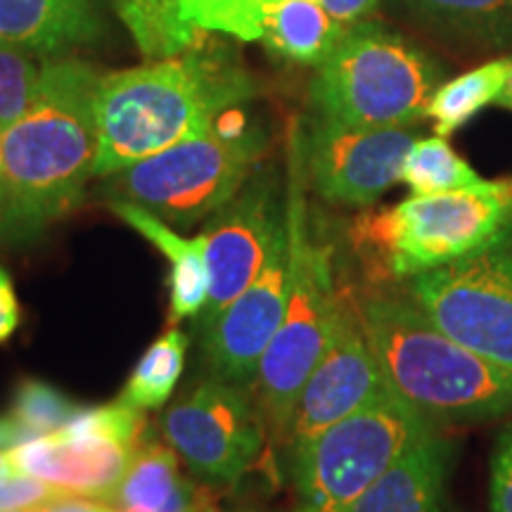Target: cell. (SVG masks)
<instances>
[{
  "label": "cell",
  "mask_w": 512,
  "mask_h": 512,
  "mask_svg": "<svg viewBox=\"0 0 512 512\" xmlns=\"http://www.w3.org/2000/svg\"><path fill=\"white\" fill-rule=\"evenodd\" d=\"M100 72L79 57H53L22 119L0 133V242L29 245L79 207L98 157Z\"/></svg>",
  "instance_id": "6da1fadb"
},
{
  "label": "cell",
  "mask_w": 512,
  "mask_h": 512,
  "mask_svg": "<svg viewBox=\"0 0 512 512\" xmlns=\"http://www.w3.org/2000/svg\"><path fill=\"white\" fill-rule=\"evenodd\" d=\"M259 83L233 48L204 38L181 55L105 72L95 95V176H112L200 136L223 112L247 105Z\"/></svg>",
  "instance_id": "7a4b0ae2"
},
{
  "label": "cell",
  "mask_w": 512,
  "mask_h": 512,
  "mask_svg": "<svg viewBox=\"0 0 512 512\" xmlns=\"http://www.w3.org/2000/svg\"><path fill=\"white\" fill-rule=\"evenodd\" d=\"M358 313L387 387L434 425L512 413V370L448 337L411 297L368 294Z\"/></svg>",
  "instance_id": "3957f363"
},
{
  "label": "cell",
  "mask_w": 512,
  "mask_h": 512,
  "mask_svg": "<svg viewBox=\"0 0 512 512\" xmlns=\"http://www.w3.org/2000/svg\"><path fill=\"white\" fill-rule=\"evenodd\" d=\"M287 162V221L292 238L290 297L252 384L273 446L283 444L294 401L328 347L342 302L335 275V245L320 235L311 221L304 195L306 178L294 133L290 136Z\"/></svg>",
  "instance_id": "277c9868"
},
{
  "label": "cell",
  "mask_w": 512,
  "mask_h": 512,
  "mask_svg": "<svg viewBox=\"0 0 512 512\" xmlns=\"http://www.w3.org/2000/svg\"><path fill=\"white\" fill-rule=\"evenodd\" d=\"M349 238L375 280H411L456 264L512 238V178L366 211Z\"/></svg>",
  "instance_id": "5b68a950"
},
{
  "label": "cell",
  "mask_w": 512,
  "mask_h": 512,
  "mask_svg": "<svg viewBox=\"0 0 512 512\" xmlns=\"http://www.w3.org/2000/svg\"><path fill=\"white\" fill-rule=\"evenodd\" d=\"M268 133L240 107L223 112L200 136L166 147L107 176L110 200L138 204L178 228L209 221L256 174Z\"/></svg>",
  "instance_id": "8992f818"
},
{
  "label": "cell",
  "mask_w": 512,
  "mask_h": 512,
  "mask_svg": "<svg viewBox=\"0 0 512 512\" xmlns=\"http://www.w3.org/2000/svg\"><path fill=\"white\" fill-rule=\"evenodd\" d=\"M441 67L406 36L377 22L347 27L316 67L313 114L349 126L411 128L427 117Z\"/></svg>",
  "instance_id": "52a82bcc"
},
{
  "label": "cell",
  "mask_w": 512,
  "mask_h": 512,
  "mask_svg": "<svg viewBox=\"0 0 512 512\" xmlns=\"http://www.w3.org/2000/svg\"><path fill=\"white\" fill-rule=\"evenodd\" d=\"M437 425L387 392L290 453L294 512H349Z\"/></svg>",
  "instance_id": "ba28073f"
},
{
  "label": "cell",
  "mask_w": 512,
  "mask_h": 512,
  "mask_svg": "<svg viewBox=\"0 0 512 512\" xmlns=\"http://www.w3.org/2000/svg\"><path fill=\"white\" fill-rule=\"evenodd\" d=\"M159 427L192 475L216 489L240 484L271 441L254 387L214 375L166 408Z\"/></svg>",
  "instance_id": "9c48e42d"
},
{
  "label": "cell",
  "mask_w": 512,
  "mask_h": 512,
  "mask_svg": "<svg viewBox=\"0 0 512 512\" xmlns=\"http://www.w3.org/2000/svg\"><path fill=\"white\" fill-rule=\"evenodd\" d=\"M408 297L448 337L512 370V238L415 275Z\"/></svg>",
  "instance_id": "30bf717a"
},
{
  "label": "cell",
  "mask_w": 512,
  "mask_h": 512,
  "mask_svg": "<svg viewBox=\"0 0 512 512\" xmlns=\"http://www.w3.org/2000/svg\"><path fill=\"white\" fill-rule=\"evenodd\" d=\"M297 136L306 183L325 202L370 207L401 181L411 128L349 126L313 114Z\"/></svg>",
  "instance_id": "8fae6325"
},
{
  "label": "cell",
  "mask_w": 512,
  "mask_h": 512,
  "mask_svg": "<svg viewBox=\"0 0 512 512\" xmlns=\"http://www.w3.org/2000/svg\"><path fill=\"white\" fill-rule=\"evenodd\" d=\"M285 223L287 185L283 188L278 171L271 166H259L245 188L223 204L202 230L209 299L197 316V332L209 328L216 316L245 292Z\"/></svg>",
  "instance_id": "7c38bea8"
},
{
  "label": "cell",
  "mask_w": 512,
  "mask_h": 512,
  "mask_svg": "<svg viewBox=\"0 0 512 512\" xmlns=\"http://www.w3.org/2000/svg\"><path fill=\"white\" fill-rule=\"evenodd\" d=\"M387 392L392 389L387 387L380 363L363 330L358 299L354 292L342 290L335 330L294 401L280 446H285L287 453H294L316 434L349 418L351 413L361 411L363 406Z\"/></svg>",
  "instance_id": "4fadbf2b"
},
{
  "label": "cell",
  "mask_w": 512,
  "mask_h": 512,
  "mask_svg": "<svg viewBox=\"0 0 512 512\" xmlns=\"http://www.w3.org/2000/svg\"><path fill=\"white\" fill-rule=\"evenodd\" d=\"M292 278L290 221L275 235L245 292L200 332L204 366L221 380L252 387L259 361L283 320Z\"/></svg>",
  "instance_id": "5bb4252c"
},
{
  "label": "cell",
  "mask_w": 512,
  "mask_h": 512,
  "mask_svg": "<svg viewBox=\"0 0 512 512\" xmlns=\"http://www.w3.org/2000/svg\"><path fill=\"white\" fill-rule=\"evenodd\" d=\"M138 448L117 439L53 432L22 441L10 448L8 456L17 475L43 479L64 494L107 503L124 479Z\"/></svg>",
  "instance_id": "9a60e30c"
},
{
  "label": "cell",
  "mask_w": 512,
  "mask_h": 512,
  "mask_svg": "<svg viewBox=\"0 0 512 512\" xmlns=\"http://www.w3.org/2000/svg\"><path fill=\"white\" fill-rule=\"evenodd\" d=\"M105 36L95 0H0V41L41 57H64Z\"/></svg>",
  "instance_id": "2e32d148"
},
{
  "label": "cell",
  "mask_w": 512,
  "mask_h": 512,
  "mask_svg": "<svg viewBox=\"0 0 512 512\" xmlns=\"http://www.w3.org/2000/svg\"><path fill=\"white\" fill-rule=\"evenodd\" d=\"M453 444L439 432L389 467L349 512H460L451 498Z\"/></svg>",
  "instance_id": "e0dca14e"
},
{
  "label": "cell",
  "mask_w": 512,
  "mask_h": 512,
  "mask_svg": "<svg viewBox=\"0 0 512 512\" xmlns=\"http://www.w3.org/2000/svg\"><path fill=\"white\" fill-rule=\"evenodd\" d=\"M121 221L152 242L169 259V320L171 325L185 318H197L209 299V268L202 233L183 238L157 214L126 200H110Z\"/></svg>",
  "instance_id": "ac0fdd59"
},
{
  "label": "cell",
  "mask_w": 512,
  "mask_h": 512,
  "mask_svg": "<svg viewBox=\"0 0 512 512\" xmlns=\"http://www.w3.org/2000/svg\"><path fill=\"white\" fill-rule=\"evenodd\" d=\"M200 489L178 472V453L169 444L138 448L107 505L117 512H185Z\"/></svg>",
  "instance_id": "d6986e66"
},
{
  "label": "cell",
  "mask_w": 512,
  "mask_h": 512,
  "mask_svg": "<svg viewBox=\"0 0 512 512\" xmlns=\"http://www.w3.org/2000/svg\"><path fill=\"white\" fill-rule=\"evenodd\" d=\"M283 0H176V17L192 38L226 34L266 46Z\"/></svg>",
  "instance_id": "ffe728a7"
},
{
  "label": "cell",
  "mask_w": 512,
  "mask_h": 512,
  "mask_svg": "<svg viewBox=\"0 0 512 512\" xmlns=\"http://www.w3.org/2000/svg\"><path fill=\"white\" fill-rule=\"evenodd\" d=\"M510 69L512 57H505V60L486 62L472 72L456 76L453 81L441 83L427 105V117L434 121L437 136L448 138L472 117H477L486 105L496 102L508 81Z\"/></svg>",
  "instance_id": "44dd1931"
},
{
  "label": "cell",
  "mask_w": 512,
  "mask_h": 512,
  "mask_svg": "<svg viewBox=\"0 0 512 512\" xmlns=\"http://www.w3.org/2000/svg\"><path fill=\"white\" fill-rule=\"evenodd\" d=\"M185 351H188V337L178 328L166 330L140 356L119 401L138 411L164 406L183 375Z\"/></svg>",
  "instance_id": "7402d4cb"
},
{
  "label": "cell",
  "mask_w": 512,
  "mask_h": 512,
  "mask_svg": "<svg viewBox=\"0 0 512 512\" xmlns=\"http://www.w3.org/2000/svg\"><path fill=\"white\" fill-rule=\"evenodd\" d=\"M401 181L413 195H439V192L475 188L484 178L446 143V138L415 140L403 164Z\"/></svg>",
  "instance_id": "603a6c76"
},
{
  "label": "cell",
  "mask_w": 512,
  "mask_h": 512,
  "mask_svg": "<svg viewBox=\"0 0 512 512\" xmlns=\"http://www.w3.org/2000/svg\"><path fill=\"white\" fill-rule=\"evenodd\" d=\"M12 43L0 41V133L22 119L38 98L46 60Z\"/></svg>",
  "instance_id": "cb8c5ba5"
},
{
  "label": "cell",
  "mask_w": 512,
  "mask_h": 512,
  "mask_svg": "<svg viewBox=\"0 0 512 512\" xmlns=\"http://www.w3.org/2000/svg\"><path fill=\"white\" fill-rule=\"evenodd\" d=\"M74 399H69L55 384L27 377L15 387L10 403V415L27 430L31 437L53 434L62 430L81 411Z\"/></svg>",
  "instance_id": "d4e9b609"
},
{
  "label": "cell",
  "mask_w": 512,
  "mask_h": 512,
  "mask_svg": "<svg viewBox=\"0 0 512 512\" xmlns=\"http://www.w3.org/2000/svg\"><path fill=\"white\" fill-rule=\"evenodd\" d=\"M408 5L432 22L463 31L512 22V0H408Z\"/></svg>",
  "instance_id": "484cf974"
},
{
  "label": "cell",
  "mask_w": 512,
  "mask_h": 512,
  "mask_svg": "<svg viewBox=\"0 0 512 512\" xmlns=\"http://www.w3.org/2000/svg\"><path fill=\"white\" fill-rule=\"evenodd\" d=\"M64 496L62 489L29 475H12L0 484V512L17 508H38Z\"/></svg>",
  "instance_id": "4316f807"
},
{
  "label": "cell",
  "mask_w": 512,
  "mask_h": 512,
  "mask_svg": "<svg viewBox=\"0 0 512 512\" xmlns=\"http://www.w3.org/2000/svg\"><path fill=\"white\" fill-rule=\"evenodd\" d=\"M491 512H512V427L498 439L491 460Z\"/></svg>",
  "instance_id": "83f0119b"
},
{
  "label": "cell",
  "mask_w": 512,
  "mask_h": 512,
  "mask_svg": "<svg viewBox=\"0 0 512 512\" xmlns=\"http://www.w3.org/2000/svg\"><path fill=\"white\" fill-rule=\"evenodd\" d=\"M19 320H22V309H19L15 285H12L8 271L0 266V344L15 335Z\"/></svg>",
  "instance_id": "f1b7e54d"
},
{
  "label": "cell",
  "mask_w": 512,
  "mask_h": 512,
  "mask_svg": "<svg viewBox=\"0 0 512 512\" xmlns=\"http://www.w3.org/2000/svg\"><path fill=\"white\" fill-rule=\"evenodd\" d=\"M318 3L337 24L354 27V24L366 22L373 15L380 0H318Z\"/></svg>",
  "instance_id": "f546056e"
},
{
  "label": "cell",
  "mask_w": 512,
  "mask_h": 512,
  "mask_svg": "<svg viewBox=\"0 0 512 512\" xmlns=\"http://www.w3.org/2000/svg\"><path fill=\"white\" fill-rule=\"evenodd\" d=\"M43 512H107V505H100L86 496L64 494L57 501L43 505Z\"/></svg>",
  "instance_id": "4dcf8cb0"
},
{
  "label": "cell",
  "mask_w": 512,
  "mask_h": 512,
  "mask_svg": "<svg viewBox=\"0 0 512 512\" xmlns=\"http://www.w3.org/2000/svg\"><path fill=\"white\" fill-rule=\"evenodd\" d=\"M34 439L12 415H0V451H10L22 441Z\"/></svg>",
  "instance_id": "1f68e13d"
},
{
  "label": "cell",
  "mask_w": 512,
  "mask_h": 512,
  "mask_svg": "<svg viewBox=\"0 0 512 512\" xmlns=\"http://www.w3.org/2000/svg\"><path fill=\"white\" fill-rule=\"evenodd\" d=\"M185 512H221V508L216 505V498L211 496L207 489H202L200 496L195 498V503H192Z\"/></svg>",
  "instance_id": "d6a6232c"
},
{
  "label": "cell",
  "mask_w": 512,
  "mask_h": 512,
  "mask_svg": "<svg viewBox=\"0 0 512 512\" xmlns=\"http://www.w3.org/2000/svg\"><path fill=\"white\" fill-rule=\"evenodd\" d=\"M12 475H17V472H15V467H12V463H10L8 451H0V484H3L5 479H10Z\"/></svg>",
  "instance_id": "836d02e7"
},
{
  "label": "cell",
  "mask_w": 512,
  "mask_h": 512,
  "mask_svg": "<svg viewBox=\"0 0 512 512\" xmlns=\"http://www.w3.org/2000/svg\"><path fill=\"white\" fill-rule=\"evenodd\" d=\"M496 105H501V107H508V110H512V69H510V74H508V81H505V86H503L501 95H498Z\"/></svg>",
  "instance_id": "e575fe53"
},
{
  "label": "cell",
  "mask_w": 512,
  "mask_h": 512,
  "mask_svg": "<svg viewBox=\"0 0 512 512\" xmlns=\"http://www.w3.org/2000/svg\"><path fill=\"white\" fill-rule=\"evenodd\" d=\"M221 512H275V510H264V508H235V510H221Z\"/></svg>",
  "instance_id": "d590c367"
},
{
  "label": "cell",
  "mask_w": 512,
  "mask_h": 512,
  "mask_svg": "<svg viewBox=\"0 0 512 512\" xmlns=\"http://www.w3.org/2000/svg\"><path fill=\"white\" fill-rule=\"evenodd\" d=\"M0 192H3V143H0Z\"/></svg>",
  "instance_id": "8d00e7d4"
},
{
  "label": "cell",
  "mask_w": 512,
  "mask_h": 512,
  "mask_svg": "<svg viewBox=\"0 0 512 512\" xmlns=\"http://www.w3.org/2000/svg\"><path fill=\"white\" fill-rule=\"evenodd\" d=\"M5 512H43V505H38V508H17V510H5Z\"/></svg>",
  "instance_id": "74e56055"
},
{
  "label": "cell",
  "mask_w": 512,
  "mask_h": 512,
  "mask_svg": "<svg viewBox=\"0 0 512 512\" xmlns=\"http://www.w3.org/2000/svg\"><path fill=\"white\" fill-rule=\"evenodd\" d=\"M107 512H117L114 508H110V505H107Z\"/></svg>",
  "instance_id": "f35d334b"
}]
</instances>
